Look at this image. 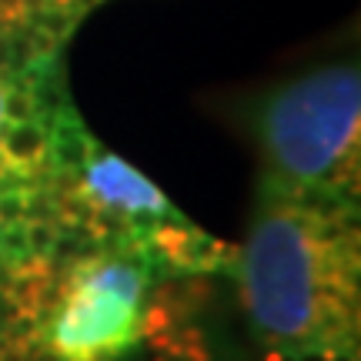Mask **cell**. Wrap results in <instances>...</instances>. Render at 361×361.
<instances>
[{"label":"cell","instance_id":"1","mask_svg":"<svg viewBox=\"0 0 361 361\" xmlns=\"http://www.w3.org/2000/svg\"><path fill=\"white\" fill-rule=\"evenodd\" d=\"M241 301L271 351H338L358 335V238L345 211L274 191L241 247Z\"/></svg>","mask_w":361,"mask_h":361},{"label":"cell","instance_id":"2","mask_svg":"<svg viewBox=\"0 0 361 361\" xmlns=\"http://www.w3.org/2000/svg\"><path fill=\"white\" fill-rule=\"evenodd\" d=\"M258 124L274 171V191H345L358 174V67L328 64L278 87L261 107Z\"/></svg>","mask_w":361,"mask_h":361},{"label":"cell","instance_id":"3","mask_svg":"<svg viewBox=\"0 0 361 361\" xmlns=\"http://www.w3.org/2000/svg\"><path fill=\"white\" fill-rule=\"evenodd\" d=\"M147 308V264L111 251L54 274L37 318L57 361H117L144 335Z\"/></svg>","mask_w":361,"mask_h":361},{"label":"cell","instance_id":"4","mask_svg":"<svg viewBox=\"0 0 361 361\" xmlns=\"http://www.w3.org/2000/svg\"><path fill=\"white\" fill-rule=\"evenodd\" d=\"M64 164L71 168V178L61 191V211L94 238L134 234V241L141 245L154 224L180 218L141 171L111 151H101L87 134L78 154Z\"/></svg>","mask_w":361,"mask_h":361},{"label":"cell","instance_id":"5","mask_svg":"<svg viewBox=\"0 0 361 361\" xmlns=\"http://www.w3.org/2000/svg\"><path fill=\"white\" fill-rule=\"evenodd\" d=\"M345 355H338V351H271L268 361H341Z\"/></svg>","mask_w":361,"mask_h":361},{"label":"cell","instance_id":"6","mask_svg":"<svg viewBox=\"0 0 361 361\" xmlns=\"http://www.w3.org/2000/svg\"><path fill=\"white\" fill-rule=\"evenodd\" d=\"M7 90H11V80H0V130L7 124ZM0 194H4V171H0Z\"/></svg>","mask_w":361,"mask_h":361},{"label":"cell","instance_id":"7","mask_svg":"<svg viewBox=\"0 0 361 361\" xmlns=\"http://www.w3.org/2000/svg\"><path fill=\"white\" fill-rule=\"evenodd\" d=\"M0 361H30V358L17 355V351H0Z\"/></svg>","mask_w":361,"mask_h":361}]
</instances>
